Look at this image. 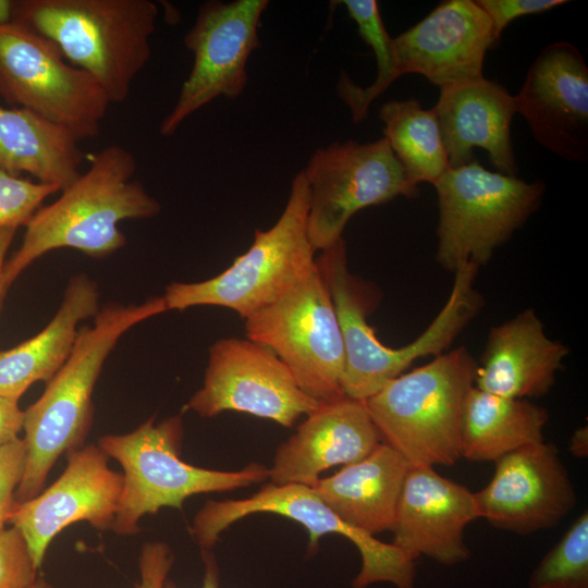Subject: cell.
<instances>
[{"instance_id":"obj_1","label":"cell","mask_w":588,"mask_h":588,"mask_svg":"<svg viewBox=\"0 0 588 588\" xmlns=\"http://www.w3.org/2000/svg\"><path fill=\"white\" fill-rule=\"evenodd\" d=\"M136 167L134 155L122 146L97 152L88 169L26 223L21 246L4 265L5 291L30 264L53 249L72 248L105 258L126 244L118 226L121 221L156 217L161 206L133 179Z\"/></svg>"},{"instance_id":"obj_2","label":"cell","mask_w":588,"mask_h":588,"mask_svg":"<svg viewBox=\"0 0 588 588\" xmlns=\"http://www.w3.org/2000/svg\"><path fill=\"white\" fill-rule=\"evenodd\" d=\"M167 310L162 296L140 304H109L91 326L78 330L74 347L41 396L24 411L27 456L15 502L41 492L53 464L83 446L94 417L93 393L103 364L121 336L136 324Z\"/></svg>"},{"instance_id":"obj_3","label":"cell","mask_w":588,"mask_h":588,"mask_svg":"<svg viewBox=\"0 0 588 588\" xmlns=\"http://www.w3.org/2000/svg\"><path fill=\"white\" fill-rule=\"evenodd\" d=\"M316 262L342 333L345 352L342 389L353 400L366 401L416 359L442 354L479 313L483 302L474 286L478 268L471 264L461 267L454 273L445 305L432 322L413 342L393 348L381 343L367 322L368 304L348 270L343 237L322 250Z\"/></svg>"},{"instance_id":"obj_4","label":"cell","mask_w":588,"mask_h":588,"mask_svg":"<svg viewBox=\"0 0 588 588\" xmlns=\"http://www.w3.org/2000/svg\"><path fill=\"white\" fill-rule=\"evenodd\" d=\"M157 17L150 0H17L14 21L52 41L117 103L150 59Z\"/></svg>"},{"instance_id":"obj_5","label":"cell","mask_w":588,"mask_h":588,"mask_svg":"<svg viewBox=\"0 0 588 588\" xmlns=\"http://www.w3.org/2000/svg\"><path fill=\"white\" fill-rule=\"evenodd\" d=\"M477 363L466 347L390 380L365 401L383 443L412 467L453 465L461 458L463 412Z\"/></svg>"},{"instance_id":"obj_6","label":"cell","mask_w":588,"mask_h":588,"mask_svg":"<svg viewBox=\"0 0 588 588\" xmlns=\"http://www.w3.org/2000/svg\"><path fill=\"white\" fill-rule=\"evenodd\" d=\"M183 420L175 415L155 422L150 417L135 430L106 434L98 446L123 468V489L112 529L118 535L139 531L138 522L162 507L182 509L195 494L223 492L268 479V468L250 463L238 470L197 467L180 457Z\"/></svg>"},{"instance_id":"obj_7","label":"cell","mask_w":588,"mask_h":588,"mask_svg":"<svg viewBox=\"0 0 588 588\" xmlns=\"http://www.w3.org/2000/svg\"><path fill=\"white\" fill-rule=\"evenodd\" d=\"M308 205L301 170L277 222L256 230L250 247L223 272L200 282L168 284L162 295L167 310L220 306L246 319L282 297L317 267L307 233Z\"/></svg>"},{"instance_id":"obj_8","label":"cell","mask_w":588,"mask_h":588,"mask_svg":"<svg viewBox=\"0 0 588 588\" xmlns=\"http://www.w3.org/2000/svg\"><path fill=\"white\" fill-rule=\"evenodd\" d=\"M439 205L437 262L450 272L480 267L541 205L544 184L487 170L476 160L433 184Z\"/></svg>"},{"instance_id":"obj_9","label":"cell","mask_w":588,"mask_h":588,"mask_svg":"<svg viewBox=\"0 0 588 588\" xmlns=\"http://www.w3.org/2000/svg\"><path fill=\"white\" fill-rule=\"evenodd\" d=\"M244 320L246 339L273 352L305 394L321 404L345 396L342 333L318 266L282 297Z\"/></svg>"},{"instance_id":"obj_10","label":"cell","mask_w":588,"mask_h":588,"mask_svg":"<svg viewBox=\"0 0 588 588\" xmlns=\"http://www.w3.org/2000/svg\"><path fill=\"white\" fill-rule=\"evenodd\" d=\"M0 98L69 128L97 136L110 101L98 82L24 24L0 25Z\"/></svg>"},{"instance_id":"obj_11","label":"cell","mask_w":588,"mask_h":588,"mask_svg":"<svg viewBox=\"0 0 588 588\" xmlns=\"http://www.w3.org/2000/svg\"><path fill=\"white\" fill-rule=\"evenodd\" d=\"M255 513L278 514L302 524L309 535V554L318 549L319 538L326 534H339L351 540L362 558L352 588H368L377 583L415 588V561L394 544L382 542L341 520L315 489L305 485L268 482L249 498L208 500L194 517L192 534L201 550H210L226 528Z\"/></svg>"},{"instance_id":"obj_12","label":"cell","mask_w":588,"mask_h":588,"mask_svg":"<svg viewBox=\"0 0 588 588\" xmlns=\"http://www.w3.org/2000/svg\"><path fill=\"white\" fill-rule=\"evenodd\" d=\"M302 172L309 195L307 233L315 252L342 238L357 211L397 196L419 195L418 185L408 179L384 137L319 148Z\"/></svg>"},{"instance_id":"obj_13","label":"cell","mask_w":588,"mask_h":588,"mask_svg":"<svg viewBox=\"0 0 588 588\" xmlns=\"http://www.w3.org/2000/svg\"><path fill=\"white\" fill-rule=\"evenodd\" d=\"M267 0H211L198 8L194 25L184 36L194 62L175 105L160 124L172 135L193 113L213 99L237 98L247 83L246 64L260 47L258 26Z\"/></svg>"},{"instance_id":"obj_14","label":"cell","mask_w":588,"mask_h":588,"mask_svg":"<svg viewBox=\"0 0 588 588\" xmlns=\"http://www.w3.org/2000/svg\"><path fill=\"white\" fill-rule=\"evenodd\" d=\"M320 405L269 348L248 339L224 338L209 347L203 387L185 409L205 418L235 411L292 427Z\"/></svg>"},{"instance_id":"obj_15","label":"cell","mask_w":588,"mask_h":588,"mask_svg":"<svg viewBox=\"0 0 588 588\" xmlns=\"http://www.w3.org/2000/svg\"><path fill=\"white\" fill-rule=\"evenodd\" d=\"M123 489V474L111 469L108 456L89 444L68 453L61 476L36 497L15 503L10 522L24 537L40 568L53 538L71 524L87 522L112 529Z\"/></svg>"},{"instance_id":"obj_16","label":"cell","mask_w":588,"mask_h":588,"mask_svg":"<svg viewBox=\"0 0 588 588\" xmlns=\"http://www.w3.org/2000/svg\"><path fill=\"white\" fill-rule=\"evenodd\" d=\"M475 500L479 518L519 535L558 525L576 505L567 469L551 443L538 442L495 462Z\"/></svg>"},{"instance_id":"obj_17","label":"cell","mask_w":588,"mask_h":588,"mask_svg":"<svg viewBox=\"0 0 588 588\" xmlns=\"http://www.w3.org/2000/svg\"><path fill=\"white\" fill-rule=\"evenodd\" d=\"M515 106L539 145L567 161L588 160V66L574 45L556 41L540 51Z\"/></svg>"},{"instance_id":"obj_18","label":"cell","mask_w":588,"mask_h":588,"mask_svg":"<svg viewBox=\"0 0 588 588\" xmlns=\"http://www.w3.org/2000/svg\"><path fill=\"white\" fill-rule=\"evenodd\" d=\"M393 42L399 77L419 74L439 88L483 77L485 57L498 44L476 0L442 1Z\"/></svg>"},{"instance_id":"obj_19","label":"cell","mask_w":588,"mask_h":588,"mask_svg":"<svg viewBox=\"0 0 588 588\" xmlns=\"http://www.w3.org/2000/svg\"><path fill=\"white\" fill-rule=\"evenodd\" d=\"M476 518L475 492L434 467H411L397 503L392 544L413 561L427 556L455 565L470 556L464 530Z\"/></svg>"},{"instance_id":"obj_20","label":"cell","mask_w":588,"mask_h":588,"mask_svg":"<svg viewBox=\"0 0 588 588\" xmlns=\"http://www.w3.org/2000/svg\"><path fill=\"white\" fill-rule=\"evenodd\" d=\"M380 442L365 401L344 396L321 404L280 444L268 479L314 487L322 471L364 458Z\"/></svg>"},{"instance_id":"obj_21","label":"cell","mask_w":588,"mask_h":588,"mask_svg":"<svg viewBox=\"0 0 588 588\" xmlns=\"http://www.w3.org/2000/svg\"><path fill=\"white\" fill-rule=\"evenodd\" d=\"M450 168L473 161L474 148L487 151L497 172H518L511 138L515 96L485 77L440 88L432 108Z\"/></svg>"},{"instance_id":"obj_22","label":"cell","mask_w":588,"mask_h":588,"mask_svg":"<svg viewBox=\"0 0 588 588\" xmlns=\"http://www.w3.org/2000/svg\"><path fill=\"white\" fill-rule=\"evenodd\" d=\"M567 355V346L550 339L528 308L490 330L474 385L511 399L542 396L555 383Z\"/></svg>"},{"instance_id":"obj_23","label":"cell","mask_w":588,"mask_h":588,"mask_svg":"<svg viewBox=\"0 0 588 588\" xmlns=\"http://www.w3.org/2000/svg\"><path fill=\"white\" fill-rule=\"evenodd\" d=\"M411 467L400 453L380 442L367 456L320 478L313 488L341 520L375 536L392 530Z\"/></svg>"},{"instance_id":"obj_24","label":"cell","mask_w":588,"mask_h":588,"mask_svg":"<svg viewBox=\"0 0 588 588\" xmlns=\"http://www.w3.org/2000/svg\"><path fill=\"white\" fill-rule=\"evenodd\" d=\"M98 311L97 284L86 274L73 275L50 322L30 339L0 352V395L20 400L35 382L50 381L70 356L79 322Z\"/></svg>"},{"instance_id":"obj_25","label":"cell","mask_w":588,"mask_h":588,"mask_svg":"<svg viewBox=\"0 0 588 588\" xmlns=\"http://www.w3.org/2000/svg\"><path fill=\"white\" fill-rule=\"evenodd\" d=\"M66 127L21 107L0 105V169L28 173L60 192L81 174L84 154Z\"/></svg>"},{"instance_id":"obj_26","label":"cell","mask_w":588,"mask_h":588,"mask_svg":"<svg viewBox=\"0 0 588 588\" xmlns=\"http://www.w3.org/2000/svg\"><path fill=\"white\" fill-rule=\"evenodd\" d=\"M549 420L544 407L525 399H511L470 389L462 418L461 457L495 462L520 448L543 441Z\"/></svg>"},{"instance_id":"obj_27","label":"cell","mask_w":588,"mask_h":588,"mask_svg":"<svg viewBox=\"0 0 588 588\" xmlns=\"http://www.w3.org/2000/svg\"><path fill=\"white\" fill-rule=\"evenodd\" d=\"M379 119L383 137L414 184L433 185L450 169L433 109H424L414 98L391 100L381 106Z\"/></svg>"},{"instance_id":"obj_28","label":"cell","mask_w":588,"mask_h":588,"mask_svg":"<svg viewBox=\"0 0 588 588\" xmlns=\"http://www.w3.org/2000/svg\"><path fill=\"white\" fill-rule=\"evenodd\" d=\"M342 3L377 60V75L372 84L362 87L343 73L336 85L338 95L348 107L353 121L358 123L367 118L370 103L399 78L396 56L393 38L384 27L377 1L344 0Z\"/></svg>"},{"instance_id":"obj_29","label":"cell","mask_w":588,"mask_h":588,"mask_svg":"<svg viewBox=\"0 0 588 588\" xmlns=\"http://www.w3.org/2000/svg\"><path fill=\"white\" fill-rule=\"evenodd\" d=\"M529 588H588V513L583 512L531 572Z\"/></svg>"},{"instance_id":"obj_30","label":"cell","mask_w":588,"mask_h":588,"mask_svg":"<svg viewBox=\"0 0 588 588\" xmlns=\"http://www.w3.org/2000/svg\"><path fill=\"white\" fill-rule=\"evenodd\" d=\"M60 192L56 185L33 182L0 169V229L26 225L42 201Z\"/></svg>"},{"instance_id":"obj_31","label":"cell","mask_w":588,"mask_h":588,"mask_svg":"<svg viewBox=\"0 0 588 588\" xmlns=\"http://www.w3.org/2000/svg\"><path fill=\"white\" fill-rule=\"evenodd\" d=\"M26 541L15 527L0 531V588H27L38 578Z\"/></svg>"},{"instance_id":"obj_32","label":"cell","mask_w":588,"mask_h":588,"mask_svg":"<svg viewBox=\"0 0 588 588\" xmlns=\"http://www.w3.org/2000/svg\"><path fill=\"white\" fill-rule=\"evenodd\" d=\"M27 450L20 437L0 446V531L5 529L15 506V493L23 478Z\"/></svg>"},{"instance_id":"obj_33","label":"cell","mask_w":588,"mask_h":588,"mask_svg":"<svg viewBox=\"0 0 588 588\" xmlns=\"http://www.w3.org/2000/svg\"><path fill=\"white\" fill-rule=\"evenodd\" d=\"M476 2L490 19L497 41L513 20L542 13L567 3L565 0H476Z\"/></svg>"},{"instance_id":"obj_34","label":"cell","mask_w":588,"mask_h":588,"mask_svg":"<svg viewBox=\"0 0 588 588\" xmlns=\"http://www.w3.org/2000/svg\"><path fill=\"white\" fill-rule=\"evenodd\" d=\"M173 562L174 555L167 543L161 541L146 543L139 555L138 588H163Z\"/></svg>"},{"instance_id":"obj_35","label":"cell","mask_w":588,"mask_h":588,"mask_svg":"<svg viewBox=\"0 0 588 588\" xmlns=\"http://www.w3.org/2000/svg\"><path fill=\"white\" fill-rule=\"evenodd\" d=\"M23 425L24 411L19 400L0 395V446L17 439Z\"/></svg>"},{"instance_id":"obj_36","label":"cell","mask_w":588,"mask_h":588,"mask_svg":"<svg viewBox=\"0 0 588 588\" xmlns=\"http://www.w3.org/2000/svg\"><path fill=\"white\" fill-rule=\"evenodd\" d=\"M201 559L204 562V578H203V585L200 588H219V566L216 560V556L213 555L210 550H201ZM163 588H177L175 584L171 580H166Z\"/></svg>"},{"instance_id":"obj_37","label":"cell","mask_w":588,"mask_h":588,"mask_svg":"<svg viewBox=\"0 0 588 588\" xmlns=\"http://www.w3.org/2000/svg\"><path fill=\"white\" fill-rule=\"evenodd\" d=\"M15 228L0 229V307L5 295V289L3 286V269L5 265V256L11 246V243L16 233Z\"/></svg>"},{"instance_id":"obj_38","label":"cell","mask_w":588,"mask_h":588,"mask_svg":"<svg viewBox=\"0 0 588 588\" xmlns=\"http://www.w3.org/2000/svg\"><path fill=\"white\" fill-rule=\"evenodd\" d=\"M571 453L579 458L588 455V430L587 426L577 428L569 441Z\"/></svg>"},{"instance_id":"obj_39","label":"cell","mask_w":588,"mask_h":588,"mask_svg":"<svg viewBox=\"0 0 588 588\" xmlns=\"http://www.w3.org/2000/svg\"><path fill=\"white\" fill-rule=\"evenodd\" d=\"M17 0H0V25L15 20Z\"/></svg>"},{"instance_id":"obj_40","label":"cell","mask_w":588,"mask_h":588,"mask_svg":"<svg viewBox=\"0 0 588 588\" xmlns=\"http://www.w3.org/2000/svg\"><path fill=\"white\" fill-rule=\"evenodd\" d=\"M27 588H52L51 585L42 577H38L35 583H33Z\"/></svg>"}]
</instances>
